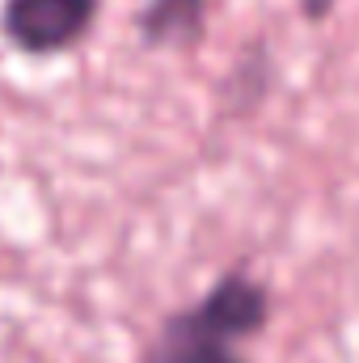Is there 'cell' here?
<instances>
[{
  "label": "cell",
  "instance_id": "cell-1",
  "mask_svg": "<svg viewBox=\"0 0 359 363\" xmlns=\"http://www.w3.org/2000/svg\"><path fill=\"white\" fill-rule=\"evenodd\" d=\"M270 321V291L267 283H258L245 271L220 274L207 296L190 308L174 313L144 363H241L233 355V347L250 334H258Z\"/></svg>",
  "mask_w": 359,
  "mask_h": 363
},
{
  "label": "cell",
  "instance_id": "cell-2",
  "mask_svg": "<svg viewBox=\"0 0 359 363\" xmlns=\"http://www.w3.org/2000/svg\"><path fill=\"white\" fill-rule=\"evenodd\" d=\"M101 0H4L0 30L26 55H60L97 21Z\"/></svg>",
  "mask_w": 359,
  "mask_h": 363
},
{
  "label": "cell",
  "instance_id": "cell-3",
  "mask_svg": "<svg viewBox=\"0 0 359 363\" xmlns=\"http://www.w3.org/2000/svg\"><path fill=\"white\" fill-rule=\"evenodd\" d=\"M144 47L186 51L207 30V0H148L136 17Z\"/></svg>",
  "mask_w": 359,
  "mask_h": 363
},
{
  "label": "cell",
  "instance_id": "cell-4",
  "mask_svg": "<svg viewBox=\"0 0 359 363\" xmlns=\"http://www.w3.org/2000/svg\"><path fill=\"white\" fill-rule=\"evenodd\" d=\"M296 4H300V17L304 21H326L338 9V0H296Z\"/></svg>",
  "mask_w": 359,
  "mask_h": 363
}]
</instances>
